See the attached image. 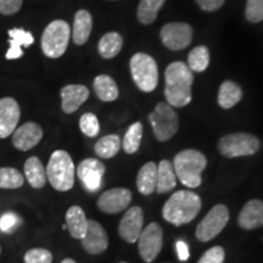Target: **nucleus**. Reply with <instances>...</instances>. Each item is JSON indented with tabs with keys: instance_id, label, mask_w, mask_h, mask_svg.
<instances>
[{
	"instance_id": "nucleus-40",
	"label": "nucleus",
	"mask_w": 263,
	"mask_h": 263,
	"mask_svg": "<svg viewBox=\"0 0 263 263\" xmlns=\"http://www.w3.org/2000/svg\"><path fill=\"white\" fill-rule=\"evenodd\" d=\"M226 0H196L197 5L201 8L203 11L213 12L221 9Z\"/></svg>"
},
{
	"instance_id": "nucleus-19",
	"label": "nucleus",
	"mask_w": 263,
	"mask_h": 263,
	"mask_svg": "<svg viewBox=\"0 0 263 263\" xmlns=\"http://www.w3.org/2000/svg\"><path fill=\"white\" fill-rule=\"evenodd\" d=\"M239 226L242 229L252 230L263 227V201L250 200L240 211L238 218Z\"/></svg>"
},
{
	"instance_id": "nucleus-22",
	"label": "nucleus",
	"mask_w": 263,
	"mask_h": 263,
	"mask_svg": "<svg viewBox=\"0 0 263 263\" xmlns=\"http://www.w3.org/2000/svg\"><path fill=\"white\" fill-rule=\"evenodd\" d=\"M91 28H93V17L87 10H80L76 12L73 28H72V39L74 44L83 45L90 37Z\"/></svg>"
},
{
	"instance_id": "nucleus-23",
	"label": "nucleus",
	"mask_w": 263,
	"mask_h": 263,
	"mask_svg": "<svg viewBox=\"0 0 263 263\" xmlns=\"http://www.w3.org/2000/svg\"><path fill=\"white\" fill-rule=\"evenodd\" d=\"M25 178L27 179L29 185L34 189L44 188L45 184L48 182L47 178V170H45L44 164L38 157L32 156L26 160L25 166Z\"/></svg>"
},
{
	"instance_id": "nucleus-41",
	"label": "nucleus",
	"mask_w": 263,
	"mask_h": 263,
	"mask_svg": "<svg viewBox=\"0 0 263 263\" xmlns=\"http://www.w3.org/2000/svg\"><path fill=\"white\" fill-rule=\"evenodd\" d=\"M176 248H177V254H178V258L182 262H185L190 256L189 246L186 245L184 241H182V240H179V241H177Z\"/></svg>"
},
{
	"instance_id": "nucleus-4",
	"label": "nucleus",
	"mask_w": 263,
	"mask_h": 263,
	"mask_svg": "<svg viewBox=\"0 0 263 263\" xmlns=\"http://www.w3.org/2000/svg\"><path fill=\"white\" fill-rule=\"evenodd\" d=\"M47 178L50 185L58 192L65 193L73 188L76 167L70 154L65 150H57L51 154L47 166Z\"/></svg>"
},
{
	"instance_id": "nucleus-6",
	"label": "nucleus",
	"mask_w": 263,
	"mask_h": 263,
	"mask_svg": "<svg viewBox=\"0 0 263 263\" xmlns=\"http://www.w3.org/2000/svg\"><path fill=\"white\" fill-rule=\"evenodd\" d=\"M132 78L141 91L150 93L156 89L159 83V68L155 59L145 52H137L129 62Z\"/></svg>"
},
{
	"instance_id": "nucleus-30",
	"label": "nucleus",
	"mask_w": 263,
	"mask_h": 263,
	"mask_svg": "<svg viewBox=\"0 0 263 263\" xmlns=\"http://www.w3.org/2000/svg\"><path fill=\"white\" fill-rule=\"evenodd\" d=\"M166 0H140L138 5L137 16L143 25H151L157 17V14Z\"/></svg>"
},
{
	"instance_id": "nucleus-27",
	"label": "nucleus",
	"mask_w": 263,
	"mask_h": 263,
	"mask_svg": "<svg viewBox=\"0 0 263 263\" xmlns=\"http://www.w3.org/2000/svg\"><path fill=\"white\" fill-rule=\"evenodd\" d=\"M123 47V38L120 33L108 32L103 35L98 44L99 54L104 59H114L120 54Z\"/></svg>"
},
{
	"instance_id": "nucleus-39",
	"label": "nucleus",
	"mask_w": 263,
	"mask_h": 263,
	"mask_svg": "<svg viewBox=\"0 0 263 263\" xmlns=\"http://www.w3.org/2000/svg\"><path fill=\"white\" fill-rule=\"evenodd\" d=\"M24 0H0V15L11 16L17 14Z\"/></svg>"
},
{
	"instance_id": "nucleus-20",
	"label": "nucleus",
	"mask_w": 263,
	"mask_h": 263,
	"mask_svg": "<svg viewBox=\"0 0 263 263\" xmlns=\"http://www.w3.org/2000/svg\"><path fill=\"white\" fill-rule=\"evenodd\" d=\"M9 37V44L10 48L9 50L6 51L5 58L8 60H16V59H20L24 55V50H22V47H29L34 43V37L31 32L25 31L22 28H12L8 32Z\"/></svg>"
},
{
	"instance_id": "nucleus-18",
	"label": "nucleus",
	"mask_w": 263,
	"mask_h": 263,
	"mask_svg": "<svg viewBox=\"0 0 263 263\" xmlns=\"http://www.w3.org/2000/svg\"><path fill=\"white\" fill-rule=\"evenodd\" d=\"M61 107L65 114H73L89 98V89L83 84H68L60 91Z\"/></svg>"
},
{
	"instance_id": "nucleus-28",
	"label": "nucleus",
	"mask_w": 263,
	"mask_h": 263,
	"mask_svg": "<svg viewBox=\"0 0 263 263\" xmlns=\"http://www.w3.org/2000/svg\"><path fill=\"white\" fill-rule=\"evenodd\" d=\"M94 90L97 97L105 103H111L118 98V88L110 76L100 74L94 80Z\"/></svg>"
},
{
	"instance_id": "nucleus-38",
	"label": "nucleus",
	"mask_w": 263,
	"mask_h": 263,
	"mask_svg": "<svg viewBox=\"0 0 263 263\" xmlns=\"http://www.w3.org/2000/svg\"><path fill=\"white\" fill-rule=\"evenodd\" d=\"M226 251L222 246H213L207 250L197 263H224Z\"/></svg>"
},
{
	"instance_id": "nucleus-9",
	"label": "nucleus",
	"mask_w": 263,
	"mask_h": 263,
	"mask_svg": "<svg viewBox=\"0 0 263 263\" xmlns=\"http://www.w3.org/2000/svg\"><path fill=\"white\" fill-rule=\"evenodd\" d=\"M229 221V210L223 203L213 206L202 221L196 227V239L201 242L211 241L223 229Z\"/></svg>"
},
{
	"instance_id": "nucleus-7",
	"label": "nucleus",
	"mask_w": 263,
	"mask_h": 263,
	"mask_svg": "<svg viewBox=\"0 0 263 263\" xmlns=\"http://www.w3.org/2000/svg\"><path fill=\"white\" fill-rule=\"evenodd\" d=\"M261 143L258 138L250 133H232L222 137L218 141L221 155L228 159L255 155L259 150Z\"/></svg>"
},
{
	"instance_id": "nucleus-43",
	"label": "nucleus",
	"mask_w": 263,
	"mask_h": 263,
	"mask_svg": "<svg viewBox=\"0 0 263 263\" xmlns=\"http://www.w3.org/2000/svg\"><path fill=\"white\" fill-rule=\"evenodd\" d=\"M62 229L67 230V226H66V223H65V224H62Z\"/></svg>"
},
{
	"instance_id": "nucleus-11",
	"label": "nucleus",
	"mask_w": 263,
	"mask_h": 263,
	"mask_svg": "<svg viewBox=\"0 0 263 263\" xmlns=\"http://www.w3.org/2000/svg\"><path fill=\"white\" fill-rule=\"evenodd\" d=\"M138 250L144 262L150 263L157 257L163 244V232L160 224L153 222L143 229L138 239Z\"/></svg>"
},
{
	"instance_id": "nucleus-16",
	"label": "nucleus",
	"mask_w": 263,
	"mask_h": 263,
	"mask_svg": "<svg viewBox=\"0 0 263 263\" xmlns=\"http://www.w3.org/2000/svg\"><path fill=\"white\" fill-rule=\"evenodd\" d=\"M81 241L83 249L90 255H100L108 248L106 230L94 219H88L87 232Z\"/></svg>"
},
{
	"instance_id": "nucleus-17",
	"label": "nucleus",
	"mask_w": 263,
	"mask_h": 263,
	"mask_svg": "<svg viewBox=\"0 0 263 263\" xmlns=\"http://www.w3.org/2000/svg\"><path fill=\"white\" fill-rule=\"evenodd\" d=\"M43 139V129L38 123L26 122L12 133V144L20 151H28L37 146Z\"/></svg>"
},
{
	"instance_id": "nucleus-1",
	"label": "nucleus",
	"mask_w": 263,
	"mask_h": 263,
	"mask_svg": "<svg viewBox=\"0 0 263 263\" xmlns=\"http://www.w3.org/2000/svg\"><path fill=\"white\" fill-rule=\"evenodd\" d=\"M164 97L172 107H184L192 101L193 71L182 61L172 62L164 71Z\"/></svg>"
},
{
	"instance_id": "nucleus-29",
	"label": "nucleus",
	"mask_w": 263,
	"mask_h": 263,
	"mask_svg": "<svg viewBox=\"0 0 263 263\" xmlns=\"http://www.w3.org/2000/svg\"><path fill=\"white\" fill-rule=\"evenodd\" d=\"M122 147V141L116 134L105 136L97 141L94 146L95 154L101 159H112Z\"/></svg>"
},
{
	"instance_id": "nucleus-44",
	"label": "nucleus",
	"mask_w": 263,
	"mask_h": 263,
	"mask_svg": "<svg viewBox=\"0 0 263 263\" xmlns=\"http://www.w3.org/2000/svg\"><path fill=\"white\" fill-rule=\"evenodd\" d=\"M0 254H2V246H0Z\"/></svg>"
},
{
	"instance_id": "nucleus-36",
	"label": "nucleus",
	"mask_w": 263,
	"mask_h": 263,
	"mask_svg": "<svg viewBox=\"0 0 263 263\" xmlns=\"http://www.w3.org/2000/svg\"><path fill=\"white\" fill-rule=\"evenodd\" d=\"M24 261L25 263H51L52 254L47 249L34 248L26 252Z\"/></svg>"
},
{
	"instance_id": "nucleus-32",
	"label": "nucleus",
	"mask_w": 263,
	"mask_h": 263,
	"mask_svg": "<svg viewBox=\"0 0 263 263\" xmlns=\"http://www.w3.org/2000/svg\"><path fill=\"white\" fill-rule=\"evenodd\" d=\"M210 65V50L205 45L194 48L188 55V67L193 72H203Z\"/></svg>"
},
{
	"instance_id": "nucleus-33",
	"label": "nucleus",
	"mask_w": 263,
	"mask_h": 263,
	"mask_svg": "<svg viewBox=\"0 0 263 263\" xmlns=\"http://www.w3.org/2000/svg\"><path fill=\"white\" fill-rule=\"evenodd\" d=\"M25 176L14 167L0 168V189H18L24 185Z\"/></svg>"
},
{
	"instance_id": "nucleus-45",
	"label": "nucleus",
	"mask_w": 263,
	"mask_h": 263,
	"mask_svg": "<svg viewBox=\"0 0 263 263\" xmlns=\"http://www.w3.org/2000/svg\"><path fill=\"white\" fill-rule=\"evenodd\" d=\"M120 263H127V262H120Z\"/></svg>"
},
{
	"instance_id": "nucleus-35",
	"label": "nucleus",
	"mask_w": 263,
	"mask_h": 263,
	"mask_svg": "<svg viewBox=\"0 0 263 263\" xmlns=\"http://www.w3.org/2000/svg\"><path fill=\"white\" fill-rule=\"evenodd\" d=\"M245 17L251 24H258L263 21V0H248Z\"/></svg>"
},
{
	"instance_id": "nucleus-42",
	"label": "nucleus",
	"mask_w": 263,
	"mask_h": 263,
	"mask_svg": "<svg viewBox=\"0 0 263 263\" xmlns=\"http://www.w3.org/2000/svg\"><path fill=\"white\" fill-rule=\"evenodd\" d=\"M61 263H77L74 261V259H72V258H65L64 261H61Z\"/></svg>"
},
{
	"instance_id": "nucleus-8",
	"label": "nucleus",
	"mask_w": 263,
	"mask_h": 263,
	"mask_svg": "<svg viewBox=\"0 0 263 263\" xmlns=\"http://www.w3.org/2000/svg\"><path fill=\"white\" fill-rule=\"evenodd\" d=\"M155 138L159 141H167L179 129V117L174 108L167 103H159L149 115Z\"/></svg>"
},
{
	"instance_id": "nucleus-14",
	"label": "nucleus",
	"mask_w": 263,
	"mask_h": 263,
	"mask_svg": "<svg viewBox=\"0 0 263 263\" xmlns=\"http://www.w3.org/2000/svg\"><path fill=\"white\" fill-rule=\"evenodd\" d=\"M132 192L126 188H112L99 196L98 209L107 215L122 212L132 201Z\"/></svg>"
},
{
	"instance_id": "nucleus-2",
	"label": "nucleus",
	"mask_w": 263,
	"mask_h": 263,
	"mask_svg": "<svg viewBox=\"0 0 263 263\" xmlns=\"http://www.w3.org/2000/svg\"><path fill=\"white\" fill-rule=\"evenodd\" d=\"M202 202L197 194L189 190H178L171 195L162 209L164 221L179 227L190 223L199 215Z\"/></svg>"
},
{
	"instance_id": "nucleus-3",
	"label": "nucleus",
	"mask_w": 263,
	"mask_h": 263,
	"mask_svg": "<svg viewBox=\"0 0 263 263\" xmlns=\"http://www.w3.org/2000/svg\"><path fill=\"white\" fill-rule=\"evenodd\" d=\"M173 168L179 182L188 188L201 185V174L207 166V160L201 151L186 149L180 151L174 157Z\"/></svg>"
},
{
	"instance_id": "nucleus-15",
	"label": "nucleus",
	"mask_w": 263,
	"mask_h": 263,
	"mask_svg": "<svg viewBox=\"0 0 263 263\" xmlns=\"http://www.w3.org/2000/svg\"><path fill=\"white\" fill-rule=\"evenodd\" d=\"M21 118V108L14 98L0 99V139L12 136Z\"/></svg>"
},
{
	"instance_id": "nucleus-31",
	"label": "nucleus",
	"mask_w": 263,
	"mask_h": 263,
	"mask_svg": "<svg viewBox=\"0 0 263 263\" xmlns=\"http://www.w3.org/2000/svg\"><path fill=\"white\" fill-rule=\"evenodd\" d=\"M141 138H143V124L140 122L133 123L128 128L122 140V147L126 154H136L140 147Z\"/></svg>"
},
{
	"instance_id": "nucleus-12",
	"label": "nucleus",
	"mask_w": 263,
	"mask_h": 263,
	"mask_svg": "<svg viewBox=\"0 0 263 263\" xmlns=\"http://www.w3.org/2000/svg\"><path fill=\"white\" fill-rule=\"evenodd\" d=\"M106 172L105 164L98 159H85L78 164L76 173L89 192H98Z\"/></svg>"
},
{
	"instance_id": "nucleus-37",
	"label": "nucleus",
	"mask_w": 263,
	"mask_h": 263,
	"mask_svg": "<svg viewBox=\"0 0 263 263\" xmlns=\"http://www.w3.org/2000/svg\"><path fill=\"white\" fill-rule=\"evenodd\" d=\"M21 223L20 217L14 212H6L0 217V230L6 234H10L17 228Z\"/></svg>"
},
{
	"instance_id": "nucleus-24",
	"label": "nucleus",
	"mask_w": 263,
	"mask_h": 263,
	"mask_svg": "<svg viewBox=\"0 0 263 263\" xmlns=\"http://www.w3.org/2000/svg\"><path fill=\"white\" fill-rule=\"evenodd\" d=\"M157 164L147 162L139 170L137 176V188L141 195H151L156 190Z\"/></svg>"
},
{
	"instance_id": "nucleus-5",
	"label": "nucleus",
	"mask_w": 263,
	"mask_h": 263,
	"mask_svg": "<svg viewBox=\"0 0 263 263\" xmlns=\"http://www.w3.org/2000/svg\"><path fill=\"white\" fill-rule=\"evenodd\" d=\"M71 38L70 25L64 20H55L44 29L42 35V50L47 58H61L67 50Z\"/></svg>"
},
{
	"instance_id": "nucleus-25",
	"label": "nucleus",
	"mask_w": 263,
	"mask_h": 263,
	"mask_svg": "<svg viewBox=\"0 0 263 263\" xmlns=\"http://www.w3.org/2000/svg\"><path fill=\"white\" fill-rule=\"evenodd\" d=\"M242 99V89L233 81H224L218 90V105L224 110L234 107Z\"/></svg>"
},
{
	"instance_id": "nucleus-26",
	"label": "nucleus",
	"mask_w": 263,
	"mask_h": 263,
	"mask_svg": "<svg viewBox=\"0 0 263 263\" xmlns=\"http://www.w3.org/2000/svg\"><path fill=\"white\" fill-rule=\"evenodd\" d=\"M176 184L177 176L173 164L168 160H162L157 166L156 192L159 194H166L176 188Z\"/></svg>"
},
{
	"instance_id": "nucleus-10",
	"label": "nucleus",
	"mask_w": 263,
	"mask_h": 263,
	"mask_svg": "<svg viewBox=\"0 0 263 263\" xmlns=\"http://www.w3.org/2000/svg\"><path fill=\"white\" fill-rule=\"evenodd\" d=\"M160 38L162 44L170 50H183L193 41V28L185 22H170L161 28Z\"/></svg>"
},
{
	"instance_id": "nucleus-21",
	"label": "nucleus",
	"mask_w": 263,
	"mask_h": 263,
	"mask_svg": "<svg viewBox=\"0 0 263 263\" xmlns=\"http://www.w3.org/2000/svg\"><path fill=\"white\" fill-rule=\"evenodd\" d=\"M66 226L72 238L81 240L88 228L87 216L81 206L73 205L66 212Z\"/></svg>"
},
{
	"instance_id": "nucleus-13",
	"label": "nucleus",
	"mask_w": 263,
	"mask_h": 263,
	"mask_svg": "<svg viewBox=\"0 0 263 263\" xmlns=\"http://www.w3.org/2000/svg\"><path fill=\"white\" fill-rule=\"evenodd\" d=\"M144 229V212L139 206L129 207V210L124 213L118 226V234L124 241L133 244L138 239Z\"/></svg>"
},
{
	"instance_id": "nucleus-34",
	"label": "nucleus",
	"mask_w": 263,
	"mask_h": 263,
	"mask_svg": "<svg viewBox=\"0 0 263 263\" xmlns=\"http://www.w3.org/2000/svg\"><path fill=\"white\" fill-rule=\"evenodd\" d=\"M80 128L84 136L94 138L97 137L100 132V123H99L98 117L94 114L87 112L82 115L80 118Z\"/></svg>"
}]
</instances>
